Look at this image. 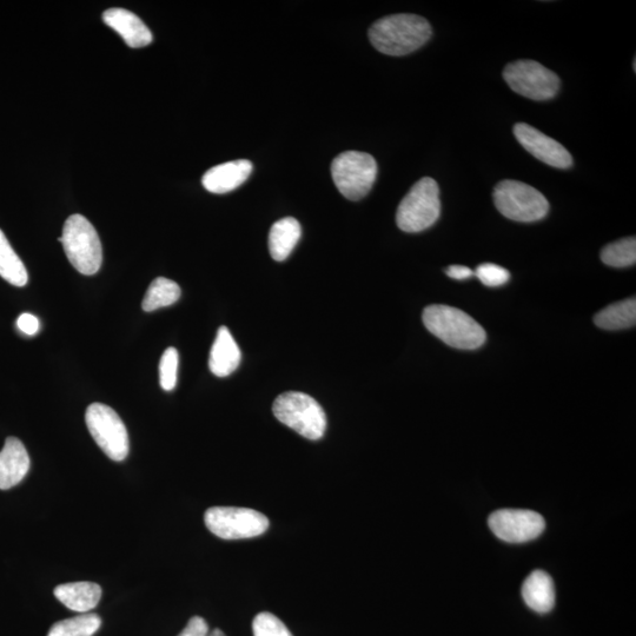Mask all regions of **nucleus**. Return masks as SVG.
<instances>
[{
    "instance_id": "nucleus-1",
    "label": "nucleus",
    "mask_w": 636,
    "mask_h": 636,
    "mask_svg": "<svg viewBox=\"0 0 636 636\" xmlns=\"http://www.w3.org/2000/svg\"><path fill=\"white\" fill-rule=\"evenodd\" d=\"M433 31L427 19L399 13L381 18L369 29L370 43L374 48L388 56H406L422 48Z\"/></svg>"
},
{
    "instance_id": "nucleus-2",
    "label": "nucleus",
    "mask_w": 636,
    "mask_h": 636,
    "mask_svg": "<svg viewBox=\"0 0 636 636\" xmlns=\"http://www.w3.org/2000/svg\"><path fill=\"white\" fill-rule=\"evenodd\" d=\"M422 318L430 333L449 347L474 350L487 340L485 329L460 309L435 304L424 309Z\"/></svg>"
},
{
    "instance_id": "nucleus-3",
    "label": "nucleus",
    "mask_w": 636,
    "mask_h": 636,
    "mask_svg": "<svg viewBox=\"0 0 636 636\" xmlns=\"http://www.w3.org/2000/svg\"><path fill=\"white\" fill-rule=\"evenodd\" d=\"M65 254L79 273L91 276L102 267L103 250L97 231L82 215H72L66 220L62 237Z\"/></svg>"
},
{
    "instance_id": "nucleus-4",
    "label": "nucleus",
    "mask_w": 636,
    "mask_h": 636,
    "mask_svg": "<svg viewBox=\"0 0 636 636\" xmlns=\"http://www.w3.org/2000/svg\"><path fill=\"white\" fill-rule=\"evenodd\" d=\"M441 215L440 188L424 177L413 185L397 209L396 223L406 233H421L432 227Z\"/></svg>"
},
{
    "instance_id": "nucleus-5",
    "label": "nucleus",
    "mask_w": 636,
    "mask_h": 636,
    "mask_svg": "<svg viewBox=\"0 0 636 636\" xmlns=\"http://www.w3.org/2000/svg\"><path fill=\"white\" fill-rule=\"evenodd\" d=\"M273 412L276 419L308 440H320L327 429V416L313 397L288 392L277 397Z\"/></svg>"
},
{
    "instance_id": "nucleus-6",
    "label": "nucleus",
    "mask_w": 636,
    "mask_h": 636,
    "mask_svg": "<svg viewBox=\"0 0 636 636\" xmlns=\"http://www.w3.org/2000/svg\"><path fill=\"white\" fill-rule=\"evenodd\" d=\"M493 197L496 209L515 222H538L549 211L547 198L526 183L502 181L496 185Z\"/></svg>"
},
{
    "instance_id": "nucleus-7",
    "label": "nucleus",
    "mask_w": 636,
    "mask_h": 636,
    "mask_svg": "<svg viewBox=\"0 0 636 636\" xmlns=\"http://www.w3.org/2000/svg\"><path fill=\"white\" fill-rule=\"evenodd\" d=\"M331 176L344 197L350 201H360L373 188L377 177V163L366 152H343L331 164Z\"/></svg>"
},
{
    "instance_id": "nucleus-8",
    "label": "nucleus",
    "mask_w": 636,
    "mask_h": 636,
    "mask_svg": "<svg viewBox=\"0 0 636 636\" xmlns=\"http://www.w3.org/2000/svg\"><path fill=\"white\" fill-rule=\"evenodd\" d=\"M204 522L212 534L224 540L256 538L269 528L267 516L240 507H211L205 512Z\"/></svg>"
},
{
    "instance_id": "nucleus-9",
    "label": "nucleus",
    "mask_w": 636,
    "mask_h": 636,
    "mask_svg": "<svg viewBox=\"0 0 636 636\" xmlns=\"http://www.w3.org/2000/svg\"><path fill=\"white\" fill-rule=\"evenodd\" d=\"M86 426L99 448L112 461H123L129 455V435L121 417L109 406L92 403L85 414Z\"/></svg>"
},
{
    "instance_id": "nucleus-10",
    "label": "nucleus",
    "mask_w": 636,
    "mask_h": 636,
    "mask_svg": "<svg viewBox=\"0 0 636 636\" xmlns=\"http://www.w3.org/2000/svg\"><path fill=\"white\" fill-rule=\"evenodd\" d=\"M503 78L516 94L533 101H548L558 95L560 90L558 75L528 59L508 64L503 70Z\"/></svg>"
},
{
    "instance_id": "nucleus-11",
    "label": "nucleus",
    "mask_w": 636,
    "mask_h": 636,
    "mask_svg": "<svg viewBox=\"0 0 636 636\" xmlns=\"http://www.w3.org/2000/svg\"><path fill=\"white\" fill-rule=\"evenodd\" d=\"M488 523L500 540L509 543L532 541L546 528L540 514L525 509H500L489 516Z\"/></svg>"
},
{
    "instance_id": "nucleus-12",
    "label": "nucleus",
    "mask_w": 636,
    "mask_h": 636,
    "mask_svg": "<svg viewBox=\"0 0 636 636\" xmlns=\"http://www.w3.org/2000/svg\"><path fill=\"white\" fill-rule=\"evenodd\" d=\"M514 135L530 155L538 158L539 161L549 165V167L558 169L572 167L573 157L571 152L555 139L542 134L538 129L525 123H519L514 127Z\"/></svg>"
},
{
    "instance_id": "nucleus-13",
    "label": "nucleus",
    "mask_w": 636,
    "mask_h": 636,
    "mask_svg": "<svg viewBox=\"0 0 636 636\" xmlns=\"http://www.w3.org/2000/svg\"><path fill=\"white\" fill-rule=\"evenodd\" d=\"M253 163L247 159L216 165L205 172L202 184L212 194H227L234 191L248 180L253 172Z\"/></svg>"
},
{
    "instance_id": "nucleus-14",
    "label": "nucleus",
    "mask_w": 636,
    "mask_h": 636,
    "mask_svg": "<svg viewBox=\"0 0 636 636\" xmlns=\"http://www.w3.org/2000/svg\"><path fill=\"white\" fill-rule=\"evenodd\" d=\"M30 469V456L21 440L9 437L0 452V489L16 487Z\"/></svg>"
},
{
    "instance_id": "nucleus-15",
    "label": "nucleus",
    "mask_w": 636,
    "mask_h": 636,
    "mask_svg": "<svg viewBox=\"0 0 636 636\" xmlns=\"http://www.w3.org/2000/svg\"><path fill=\"white\" fill-rule=\"evenodd\" d=\"M103 21L124 39L130 48L138 49L152 42V33L141 18L125 9H109L103 13Z\"/></svg>"
},
{
    "instance_id": "nucleus-16",
    "label": "nucleus",
    "mask_w": 636,
    "mask_h": 636,
    "mask_svg": "<svg viewBox=\"0 0 636 636\" xmlns=\"http://www.w3.org/2000/svg\"><path fill=\"white\" fill-rule=\"evenodd\" d=\"M56 598L62 604L78 613H88L95 609L102 598V588L95 582H71L55 588Z\"/></svg>"
},
{
    "instance_id": "nucleus-17",
    "label": "nucleus",
    "mask_w": 636,
    "mask_h": 636,
    "mask_svg": "<svg viewBox=\"0 0 636 636\" xmlns=\"http://www.w3.org/2000/svg\"><path fill=\"white\" fill-rule=\"evenodd\" d=\"M241 350L227 327L218 329L214 346L211 348L209 368L218 377L233 374L241 363Z\"/></svg>"
},
{
    "instance_id": "nucleus-18",
    "label": "nucleus",
    "mask_w": 636,
    "mask_h": 636,
    "mask_svg": "<svg viewBox=\"0 0 636 636\" xmlns=\"http://www.w3.org/2000/svg\"><path fill=\"white\" fill-rule=\"evenodd\" d=\"M522 598L536 613L546 614L555 606L554 582L546 572L535 571L522 586Z\"/></svg>"
},
{
    "instance_id": "nucleus-19",
    "label": "nucleus",
    "mask_w": 636,
    "mask_h": 636,
    "mask_svg": "<svg viewBox=\"0 0 636 636\" xmlns=\"http://www.w3.org/2000/svg\"><path fill=\"white\" fill-rule=\"evenodd\" d=\"M302 235L300 222L293 217L282 218L270 229L269 250L277 262L287 260Z\"/></svg>"
},
{
    "instance_id": "nucleus-20",
    "label": "nucleus",
    "mask_w": 636,
    "mask_h": 636,
    "mask_svg": "<svg viewBox=\"0 0 636 636\" xmlns=\"http://www.w3.org/2000/svg\"><path fill=\"white\" fill-rule=\"evenodd\" d=\"M596 326L605 330H622L635 326V298L612 304L594 317Z\"/></svg>"
},
{
    "instance_id": "nucleus-21",
    "label": "nucleus",
    "mask_w": 636,
    "mask_h": 636,
    "mask_svg": "<svg viewBox=\"0 0 636 636\" xmlns=\"http://www.w3.org/2000/svg\"><path fill=\"white\" fill-rule=\"evenodd\" d=\"M0 277L18 288L25 287L29 281L24 263L12 249L2 230H0Z\"/></svg>"
},
{
    "instance_id": "nucleus-22",
    "label": "nucleus",
    "mask_w": 636,
    "mask_h": 636,
    "mask_svg": "<svg viewBox=\"0 0 636 636\" xmlns=\"http://www.w3.org/2000/svg\"><path fill=\"white\" fill-rule=\"evenodd\" d=\"M181 288L169 278L158 277L150 284L147 294L144 296L142 307L144 311H155L159 308L169 307L180 300Z\"/></svg>"
},
{
    "instance_id": "nucleus-23",
    "label": "nucleus",
    "mask_w": 636,
    "mask_h": 636,
    "mask_svg": "<svg viewBox=\"0 0 636 636\" xmlns=\"http://www.w3.org/2000/svg\"><path fill=\"white\" fill-rule=\"evenodd\" d=\"M102 626V620L95 613H84L75 618L56 622L48 636H92Z\"/></svg>"
},
{
    "instance_id": "nucleus-24",
    "label": "nucleus",
    "mask_w": 636,
    "mask_h": 636,
    "mask_svg": "<svg viewBox=\"0 0 636 636\" xmlns=\"http://www.w3.org/2000/svg\"><path fill=\"white\" fill-rule=\"evenodd\" d=\"M601 260L613 268L632 267L636 262L635 237L608 244L601 251Z\"/></svg>"
},
{
    "instance_id": "nucleus-25",
    "label": "nucleus",
    "mask_w": 636,
    "mask_h": 636,
    "mask_svg": "<svg viewBox=\"0 0 636 636\" xmlns=\"http://www.w3.org/2000/svg\"><path fill=\"white\" fill-rule=\"evenodd\" d=\"M177 370L178 351L175 348H169L164 351L161 363H159V382L167 392H171L176 387Z\"/></svg>"
},
{
    "instance_id": "nucleus-26",
    "label": "nucleus",
    "mask_w": 636,
    "mask_h": 636,
    "mask_svg": "<svg viewBox=\"0 0 636 636\" xmlns=\"http://www.w3.org/2000/svg\"><path fill=\"white\" fill-rule=\"evenodd\" d=\"M254 636H294L277 616L260 613L253 622Z\"/></svg>"
},
{
    "instance_id": "nucleus-27",
    "label": "nucleus",
    "mask_w": 636,
    "mask_h": 636,
    "mask_svg": "<svg viewBox=\"0 0 636 636\" xmlns=\"http://www.w3.org/2000/svg\"><path fill=\"white\" fill-rule=\"evenodd\" d=\"M474 275L489 288H498L509 281L510 274L505 268L493 263H485L477 267Z\"/></svg>"
},
{
    "instance_id": "nucleus-28",
    "label": "nucleus",
    "mask_w": 636,
    "mask_h": 636,
    "mask_svg": "<svg viewBox=\"0 0 636 636\" xmlns=\"http://www.w3.org/2000/svg\"><path fill=\"white\" fill-rule=\"evenodd\" d=\"M209 626L201 616H194L188 622L187 627L183 629V632L178 636H208Z\"/></svg>"
},
{
    "instance_id": "nucleus-29",
    "label": "nucleus",
    "mask_w": 636,
    "mask_h": 636,
    "mask_svg": "<svg viewBox=\"0 0 636 636\" xmlns=\"http://www.w3.org/2000/svg\"><path fill=\"white\" fill-rule=\"evenodd\" d=\"M17 327L25 335H29V336L36 335L39 330L38 318L31 314H23L19 316L18 318Z\"/></svg>"
},
{
    "instance_id": "nucleus-30",
    "label": "nucleus",
    "mask_w": 636,
    "mask_h": 636,
    "mask_svg": "<svg viewBox=\"0 0 636 636\" xmlns=\"http://www.w3.org/2000/svg\"><path fill=\"white\" fill-rule=\"evenodd\" d=\"M446 274L453 280L463 281L474 276V271L463 265H452L446 270Z\"/></svg>"
},
{
    "instance_id": "nucleus-31",
    "label": "nucleus",
    "mask_w": 636,
    "mask_h": 636,
    "mask_svg": "<svg viewBox=\"0 0 636 636\" xmlns=\"http://www.w3.org/2000/svg\"><path fill=\"white\" fill-rule=\"evenodd\" d=\"M208 636H227V635H225V634L221 631V629H215V631H214V632L209 633V635H208Z\"/></svg>"
}]
</instances>
